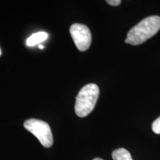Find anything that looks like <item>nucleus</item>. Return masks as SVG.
Instances as JSON below:
<instances>
[{
    "label": "nucleus",
    "mask_w": 160,
    "mask_h": 160,
    "mask_svg": "<svg viewBox=\"0 0 160 160\" xmlns=\"http://www.w3.org/2000/svg\"><path fill=\"white\" fill-rule=\"evenodd\" d=\"M152 131L157 134H160V117L154 120L152 124Z\"/></svg>",
    "instance_id": "0eeeda50"
},
{
    "label": "nucleus",
    "mask_w": 160,
    "mask_h": 160,
    "mask_svg": "<svg viewBox=\"0 0 160 160\" xmlns=\"http://www.w3.org/2000/svg\"><path fill=\"white\" fill-rule=\"evenodd\" d=\"M113 160H133L131 153L125 148H118L112 153Z\"/></svg>",
    "instance_id": "423d86ee"
},
{
    "label": "nucleus",
    "mask_w": 160,
    "mask_h": 160,
    "mask_svg": "<svg viewBox=\"0 0 160 160\" xmlns=\"http://www.w3.org/2000/svg\"><path fill=\"white\" fill-rule=\"evenodd\" d=\"M99 95V87L88 84L80 90L76 97L75 113L79 117H85L93 111Z\"/></svg>",
    "instance_id": "f03ea898"
},
{
    "label": "nucleus",
    "mask_w": 160,
    "mask_h": 160,
    "mask_svg": "<svg viewBox=\"0 0 160 160\" xmlns=\"http://www.w3.org/2000/svg\"><path fill=\"white\" fill-rule=\"evenodd\" d=\"M93 160H104V159H101V158H94Z\"/></svg>",
    "instance_id": "1a4fd4ad"
},
{
    "label": "nucleus",
    "mask_w": 160,
    "mask_h": 160,
    "mask_svg": "<svg viewBox=\"0 0 160 160\" xmlns=\"http://www.w3.org/2000/svg\"><path fill=\"white\" fill-rule=\"evenodd\" d=\"M1 54H2V52H1V50H0V56H1Z\"/></svg>",
    "instance_id": "9b49d317"
},
{
    "label": "nucleus",
    "mask_w": 160,
    "mask_h": 160,
    "mask_svg": "<svg viewBox=\"0 0 160 160\" xmlns=\"http://www.w3.org/2000/svg\"><path fill=\"white\" fill-rule=\"evenodd\" d=\"M48 37V34L46 32H38L33 33L26 41L28 46H34L35 45L39 44L42 42L45 41Z\"/></svg>",
    "instance_id": "39448f33"
},
{
    "label": "nucleus",
    "mask_w": 160,
    "mask_h": 160,
    "mask_svg": "<svg viewBox=\"0 0 160 160\" xmlns=\"http://www.w3.org/2000/svg\"><path fill=\"white\" fill-rule=\"evenodd\" d=\"M106 2H107V3H108L109 5L112 6H118L122 2L121 0H108Z\"/></svg>",
    "instance_id": "6e6552de"
},
{
    "label": "nucleus",
    "mask_w": 160,
    "mask_h": 160,
    "mask_svg": "<svg viewBox=\"0 0 160 160\" xmlns=\"http://www.w3.org/2000/svg\"><path fill=\"white\" fill-rule=\"evenodd\" d=\"M159 30L160 17L151 16L140 21L130 30L126 39L131 45H139L154 36Z\"/></svg>",
    "instance_id": "f257e3e1"
},
{
    "label": "nucleus",
    "mask_w": 160,
    "mask_h": 160,
    "mask_svg": "<svg viewBox=\"0 0 160 160\" xmlns=\"http://www.w3.org/2000/svg\"><path fill=\"white\" fill-rule=\"evenodd\" d=\"M39 48H43L44 47H43L42 45H39Z\"/></svg>",
    "instance_id": "9d476101"
},
{
    "label": "nucleus",
    "mask_w": 160,
    "mask_h": 160,
    "mask_svg": "<svg viewBox=\"0 0 160 160\" xmlns=\"http://www.w3.org/2000/svg\"><path fill=\"white\" fill-rule=\"evenodd\" d=\"M70 33L79 51H85L89 48L92 37L88 27L83 24L75 23L70 28Z\"/></svg>",
    "instance_id": "20e7f679"
},
{
    "label": "nucleus",
    "mask_w": 160,
    "mask_h": 160,
    "mask_svg": "<svg viewBox=\"0 0 160 160\" xmlns=\"http://www.w3.org/2000/svg\"><path fill=\"white\" fill-rule=\"evenodd\" d=\"M24 127L37 138L39 142L45 148H51L53 144V137L51 127L45 122L37 119L26 120Z\"/></svg>",
    "instance_id": "7ed1b4c3"
}]
</instances>
